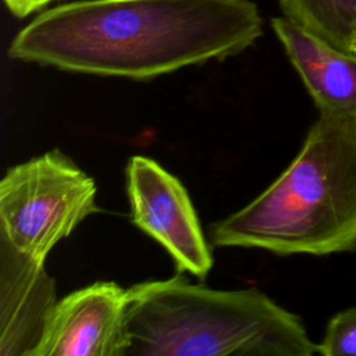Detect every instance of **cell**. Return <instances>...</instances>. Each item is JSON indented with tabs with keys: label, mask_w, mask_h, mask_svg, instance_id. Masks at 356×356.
I'll return each mask as SVG.
<instances>
[{
	"label": "cell",
	"mask_w": 356,
	"mask_h": 356,
	"mask_svg": "<svg viewBox=\"0 0 356 356\" xmlns=\"http://www.w3.org/2000/svg\"><path fill=\"white\" fill-rule=\"evenodd\" d=\"M261 33L252 0H81L40 11L14 36L8 56L145 81L236 56Z\"/></svg>",
	"instance_id": "1"
},
{
	"label": "cell",
	"mask_w": 356,
	"mask_h": 356,
	"mask_svg": "<svg viewBox=\"0 0 356 356\" xmlns=\"http://www.w3.org/2000/svg\"><path fill=\"white\" fill-rule=\"evenodd\" d=\"M213 245L277 254L356 250V117L320 113L288 168L210 227Z\"/></svg>",
	"instance_id": "2"
},
{
	"label": "cell",
	"mask_w": 356,
	"mask_h": 356,
	"mask_svg": "<svg viewBox=\"0 0 356 356\" xmlns=\"http://www.w3.org/2000/svg\"><path fill=\"white\" fill-rule=\"evenodd\" d=\"M125 356H312L302 320L250 288L213 289L182 277L128 288Z\"/></svg>",
	"instance_id": "3"
},
{
	"label": "cell",
	"mask_w": 356,
	"mask_h": 356,
	"mask_svg": "<svg viewBox=\"0 0 356 356\" xmlns=\"http://www.w3.org/2000/svg\"><path fill=\"white\" fill-rule=\"evenodd\" d=\"M96 211L95 181L56 149L8 168L0 182V236L39 263Z\"/></svg>",
	"instance_id": "4"
},
{
	"label": "cell",
	"mask_w": 356,
	"mask_h": 356,
	"mask_svg": "<svg viewBox=\"0 0 356 356\" xmlns=\"http://www.w3.org/2000/svg\"><path fill=\"white\" fill-rule=\"evenodd\" d=\"M125 181L132 222L168 252L178 271L204 278L213 256L181 181L145 156L128 160Z\"/></svg>",
	"instance_id": "5"
},
{
	"label": "cell",
	"mask_w": 356,
	"mask_h": 356,
	"mask_svg": "<svg viewBox=\"0 0 356 356\" xmlns=\"http://www.w3.org/2000/svg\"><path fill=\"white\" fill-rule=\"evenodd\" d=\"M128 289L99 281L57 302L35 356H125Z\"/></svg>",
	"instance_id": "6"
},
{
	"label": "cell",
	"mask_w": 356,
	"mask_h": 356,
	"mask_svg": "<svg viewBox=\"0 0 356 356\" xmlns=\"http://www.w3.org/2000/svg\"><path fill=\"white\" fill-rule=\"evenodd\" d=\"M56 305L44 263L0 236V356H35Z\"/></svg>",
	"instance_id": "7"
},
{
	"label": "cell",
	"mask_w": 356,
	"mask_h": 356,
	"mask_svg": "<svg viewBox=\"0 0 356 356\" xmlns=\"http://www.w3.org/2000/svg\"><path fill=\"white\" fill-rule=\"evenodd\" d=\"M271 29L318 111L356 117V54L335 47L285 15L274 17Z\"/></svg>",
	"instance_id": "8"
},
{
	"label": "cell",
	"mask_w": 356,
	"mask_h": 356,
	"mask_svg": "<svg viewBox=\"0 0 356 356\" xmlns=\"http://www.w3.org/2000/svg\"><path fill=\"white\" fill-rule=\"evenodd\" d=\"M282 15L350 51V31L356 22V0H278Z\"/></svg>",
	"instance_id": "9"
},
{
	"label": "cell",
	"mask_w": 356,
	"mask_h": 356,
	"mask_svg": "<svg viewBox=\"0 0 356 356\" xmlns=\"http://www.w3.org/2000/svg\"><path fill=\"white\" fill-rule=\"evenodd\" d=\"M323 356H356V306L337 313L327 324L325 334L317 343Z\"/></svg>",
	"instance_id": "10"
},
{
	"label": "cell",
	"mask_w": 356,
	"mask_h": 356,
	"mask_svg": "<svg viewBox=\"0 0 356 356\" xmlns=\"http://www.w3.org/2000/svg\"><path fill=\"white\" fill-rule=\"evenodd\" d=\"M57 0H3L7 10L15 18H26L33 13L44 10Z\"/></svg>",
	"instance_id": "11"
},
{
	"label": "cell",
	"mask_w": 356,
	"mask_h": 356,
	"mask_svg": "<svg viewBox=\"0 0 356 356\" xmlns=\"http://www.w3.org/2000/svg\"><path fill=\"white\" fill-rule=\"evenodd\" d=\"M349 50H350V53H355V54H356V22L353 24L352 31H350V43H349Z\"/></svg>",
	"instance_id": "12"
}]
</instances>
